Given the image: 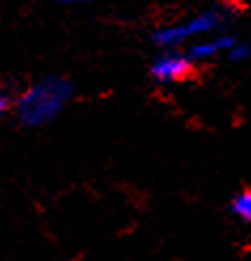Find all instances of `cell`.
<instances>
[{
    "label": "cell",
    "instance_id": "obj_3",
    "mask_svg": "<svg viewBox=\"0 0 251 261\" xmlns=\"http://www.w3.org/2000/svg\"><path fill=\"white\" fill-rule=\"evenodd\" d=\"M151 76L162 83V85H170V83H183L194 76L196 72V64L190 60V56L181 49H164L160 56L151 62L149 68Z\"/></svg>",
    "mask_w": 251,
    "mask_h": 261
},
{
    "label": "cell",
    "instance_id": "obj_4",
    "mask_svg": "<svg viewBox=\"0 0 251 261\" xmlns=\"http://www.w3.org/2000/svg\"><path fill=\"white\" fill-rule=\"evenodd\" d=\"M239 43V38L228 34V32H213V34H209V36H202V38H198V41H194L192 45L186 47V54L190 56V60L194 64H200V62H209V60H213L221 54H226L228 56V51Z\"/></svg>",
    "mask_w": 251,
    "mask_h": 261
},
{
    "label": "cell",
    "instance_id": "obj_7",
    "mask_svg": "<svg viewBox=\"0 0 251 261\" xmlns=\"http://www.w3.org/2000/svg\"><path fill=\"white\" fill-rule=\"evenodd\" d=\"M249 54H251V49L239 41V43H236V45L228 51V58H230V60H234V62H243V60H247V58H249Z\"/></svg>",
    "mask_w": 251,
    "mask_h": 261
},
{
    "label": "cell",
    "instance_id": "obj_1",
    "mask_svg": "<svg viewBox=\"0 0 251 261\" xmlns=\"http://www.w3.org/2000/svg\"><path fill=\"white\" fill-rule=\"evenodd\" d=\"M73 98V85L64 76H43L26 87L15 98V117L26 127H38L49 121L66 109Z\"/></svg>",
    "mask_w": 251,
    "mask_h": 261
},
{
    "label": "cell",
    "instance_id": "obj_5",
    "mask_svg": "<svg viewBox=\"0 0 251 261\" xmlns=\"http://www.w3.org/2000/svg\"><path fill=\"white\" fill-rule=\"evenodd\" d=\"M230 213L243 223H251V189H243L230 202Z\"/></svg>",
    "mask_w": 251,
    "mask_h": 261
},
{
    "label": "cell",
    "instance_id": "obj_2",
    "mask_svg": "<svg viewBox=\"0 0 251 261\" xmlns=\"http://www.w3.org/2000/svg\"><path fill=\"white\" fill-rule=\"evenodd\" d=\"M230 9H207L188 19H179L175 23H166L153 32V43L162 49H181L188 47L202 36L219 32L228 21Z\"/></svg>",
    "mask_w": 251,
    "mask_h": 261
},
{
    "label": "cell",
    "instance_id": "obj_8",
    "mask_svg": "<svg viewBox=\"0 0 251 261\" xmlns=\"http://www.w3.org/2000/svg\"><path fill=\"white\" fill-rule=\"evenodd\" d=\"M62 5H71V7H79V5H92V3H98V0H60Z\"/></svg>",
    "mask_w": 251,
    "mask_h": 261
},
{
    "label": "cell",
    "instance_id": "obj_9",
    "mask_svg": "<svg viewBox=\"0 0 251 261\" xmlns=\"http://www.w3.org/2000/svg\"><path fill=\"white\" fill-rule=\"evenodd\" d=\"M219 3V7H223V9H234L236 5H241L243 0H217Z\"/></svg>",
    "mask_w": 251,
    "mask_h": 261
},
{
    "label": "cell",
    "instance_id": "obj_6",
    "mask_svg": "<svg viewBox=\"0 0 251 261\" xmlns=\"http://www.w3.org/2000/svg\"><path fill=\"white\" fill-rule=\"evenodd\" d=\"M15 98L13 96V91L5 85H0V119L3 117H7L9 113H13V109H15Z\"/></svg>",
    "mask_w": 251,
    "mask_h": 261
}]
</instances>
